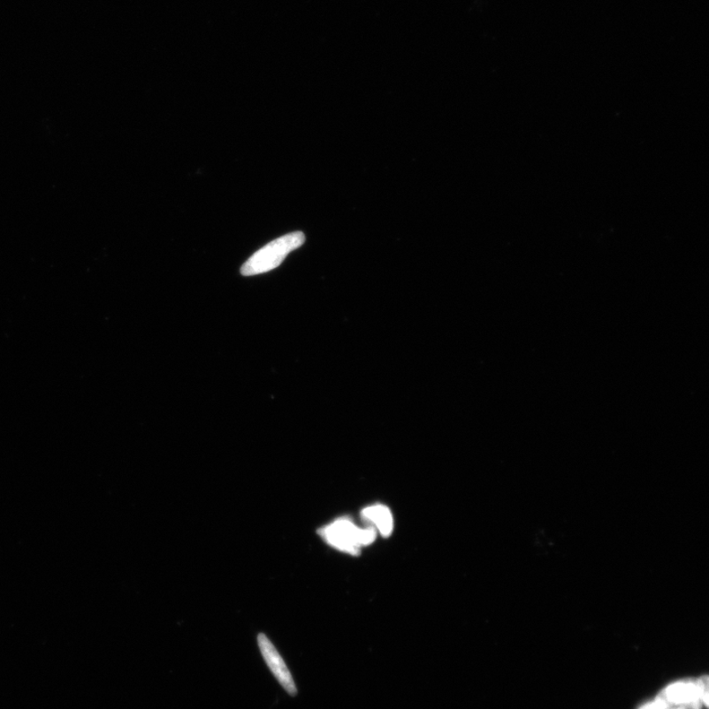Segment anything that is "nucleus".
Instances as JSON below:
<instances>
[{"mask_svg": "<svg viewBox=\"0 0 709 709\" xmlns=\"http://www.w3.org/2000/svg\"><path fill=\"white\" fill-rule=\"evenodd\" d=\"M304 233L294 232L276 239L248 258L240 268L244 276H254L271 271L281 265L285 258L305 243Z\"/></svg>", "mask_w": 709, "mask_h": 709, "instance_id": "obj_2", "label": "nucleus"}, {"mask_svg": "<svg viewBox=\"0 0 709 709\" xmlns=\"http://www.w3.org/2000/svg\"><path fill=\"white\" fill-rule=\"evenodd\" d=\"M655 699L669 707L682 709H702L704 705L697 681L690 679L674 682Z\"/></svg>", "mask_w": 709, "mask_h": 709, "instance_id": "obj_3", "label": "nucleus"}, {"mask_svg": "<svg viewBox=\"0 0 709 709\" xmlns=\"http://www.w3.org/2000/svg\"><path fill=\"white\" fill-rule=\"evenodd\" d=\"M639 709H682V708L669 707L659 702H657V700L654 699L653 702L648 703Z\"/></svg>", "mask_w": 709, "mask_h": 709, "instance_id": "obj_7", "label": "nucleus"}, {"mask_svg": "<svg viewBox=\"0 0 709 709\" xmlns=\"http://www.w3.org/2000/svg\"><path fill=\"white\" fill-rule=\"evenodd\" d=\"M697 682L699 689L700 698H702V702L706 707H708V676L699 678L697 680Z\"/></svg>", "mask_w": 709, "mask_h": 709, "instance_id": "obj_6", "label": "nucleus"}, {"mask_svg": "<svg viewBox=\"0 0 709 709\" xmlns=\"http://www.w3.org/2000/svg\"><path fill=\"white\" fill-rule=\"evenodd\" d=\"M362 518L370 527L383 536L388 537L393 532L394 518L392 510L385 505H373L362 510Z\"/></svg>", "mask_w": 709, "mask_h": 709, "instance_id": "obj_5", "label": "nucleus"}, {"mask_svg": "<svg viewBox=\"0 0 709 709\" xmlns=\"http://www.w3.org/2000/svg\"><path fill=\"white\" fill-rule=\"evenodd\" d=\"M318 535L332 548L357 556L362 548L375 542L377 532L370 526L362 529L349 518L344 517L322 527Z\"/></svg>", "mask_w": 709, "mask_h": 709, "instance_id": "obj_1", "label": "nucleus"}, {"mask_svg": "<svg viewBox=\"0 0 709 709\" xmlns=\"http://www.w3.org/2000/svg\"><path fill=\"white\" fill-rule=\"evenodd\" d=\"M257 643L259 651H261L268 668L271 669L283 689L286 690L290 696L295 697L298 694L295 682L293 680L292 674L286 663H285L282 656L271 642V639L264 634H259L257 637Z\"/></svg>", "mask_w": 709, "mask_h": 709, "instance_id": "obj_4", "label": "nucleus"}]
</instances>
